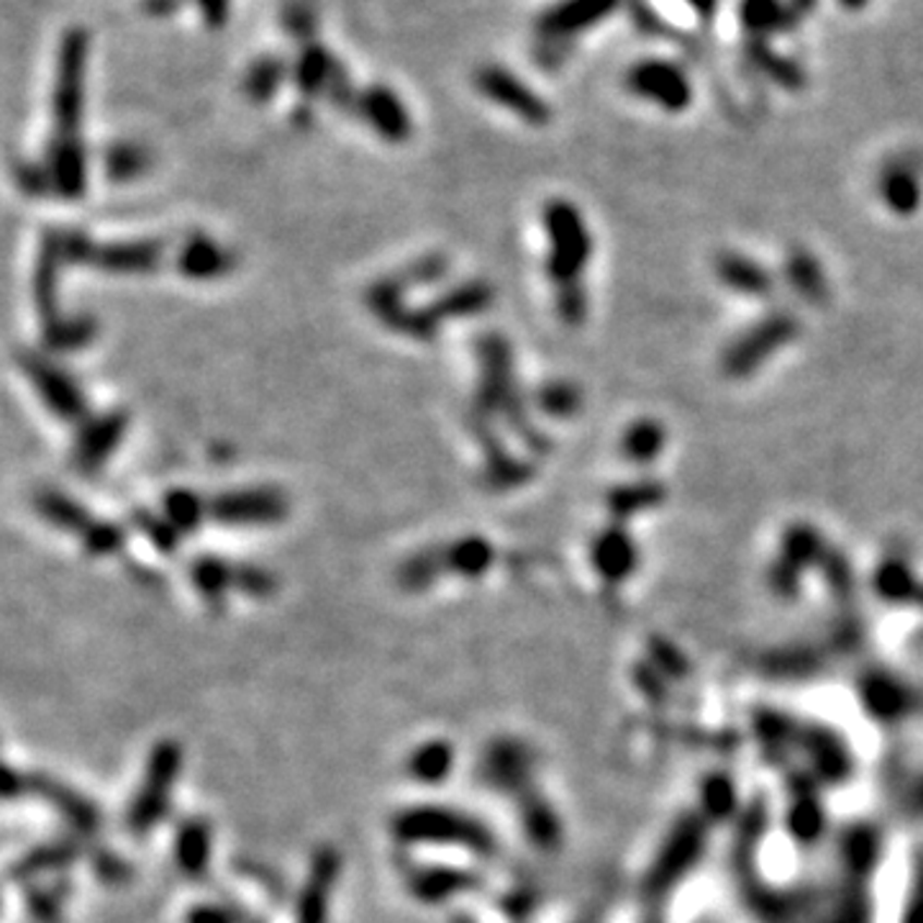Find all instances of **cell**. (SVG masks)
Listing matches in <instances>:
<instances>
[{
    "label": "cell",
    "instance_id": "obj_8",
    "mask_svg": "<svg viewBox=\"0 0 923 923\" xmlns=\"http://www.w3.org/2000/svg\"><path fill=\"white\" fill-rule=\"evenodd\" d=\"M477 85L485 96L498 100L500 106L511 108V111L519 113L521 119L532 123H544L549 119V111L547 106H544V100L539 96H534V93L529 90L519 77L508 75L506 70H498V68L483 70L479 72Z\"/></svg>",
    "mask_w": 923,
    "mask_h": 923
},
{
    "label": "cell",
    "instance_id": "obj_26",
    "mask_svg": "<svg viewBox=\"0 0 923 923\" xmlns=\"http://www.w3.org/2000/svg\"><path fill=\"white\" fill-rule=\"evenodd\" d=\"M741 16H744L746 26L762 34V32H773V28L780 26L782 9L777 0H744V5H741Z\"/></svg>",
    "mask_w": 923,
    "mask_h": 923
},
{
    "label": "cell",
    "instance_id": "obj_27",
    "mask_svg": "<svg viewBox=\"0 0 923 923\" xmlns=\"http://www.w3.org/2000/svg\"><path fill=\"white\" fill-rule=\"evenodd\" d=\"M867 697L877 714H892V711L900 706V690L888 680L872 682L867 688Z\"/></svg>",
    "mask_w": 923,
    "mask_h": 923
},
{
    "label": "cell",
    "instance_id": "obj_17",
    "mask_svg": "<svg viewBox=\"0 0 923 923\" xmlns=\"http://www.w3.org/2000/svg\"><path fill=\"white\" fill-rule=\"evenodd\" d=\"M526 752H523L519 744H508V741L506 744L490 746V752L485 754L483 762L485 780L490 785H498V788H513L523 777V773H526Z\"/></svg>",
    "mask_w": 923,
    "mask_h": 923
},
{
    "label": "cell",
    "instance_id": "obj_20",
    "mask_svg": "<svg viewBox=\"0 0 923 923\" xmlns=\"http://www.w3.org/2000/svg\"><path fill=\"white\" fill-rule=\"evenodd\" d=\"M663 500H665V488L659 483H634V485H623V488L610 493L608 506L616 515L629 519V515L634 513L649 511V508L659 506Z\"/></svg>",
    "mask_w": 923,
    "mask_h": 923
},
{
    "label": "cell",
    "instance_id": "obj_5",
    "mask_svg": "<svg viewBox=\"0 0 923 923\" xmlns=\"http://www.w3.org/2000/svg\"><path fill=\"white\" fill-rule=\"evenodd\" d=\"M16 793L41 798V801L52 805L57 813H62V816L68 818L77 831L93 834L98 828L96 805L85 801L83 796L75 793V790L68 788V785H60L57 780H52V777L9 773V780H5V796L13 798Z\"/></svg>",
    "mask_w": 923,
    "mask_h": 923
},
{
    "label": "cell",
    "instance_id": "obj_14",
    "mask_svg": "<svg viewBox=\"0 0 923 923\" xmlns=\"http://www.w3.org/2000/svg\"><path fill=\"white\" fill-rule=\"evenodd\" d=\"M881 195L883 201L888 203L892 214H900V216L915 214L921 206V195H923L919 185V174H915L913 167H908L906 162H892L890 167H885V172L881 174Z\"/></svg>",
    "mask_w": 923,
    "mask_h": 923
},
{
    "label": "cell",
    "instance_id": "obj_7",
    "mask_svg": "<svg viewBox=\"0 0 923 923\" xmlns=\"http://www.w3.org/2000/svg\"><path fill=\"white\" fill-rule=\"evenodd\" d=\"M629 87L667 111H682L690 104V85L685 72L663 60L636 64L629 75Z\"/></svg>",
    "mask_w": 923,
    "mask_h": 923
},
{
    "label": "cell",
    "instance_id": "obj_2",
    "mask_svg": "<svg viewBox=\"0 0 923 923\" xmlns=\"http://www.w3.org/2000/svg\"><path fill=\"white\" fill-rule=\"evenodd\" d=\"M183 767V750L178 741L165 739L151 750L147 769H144L139 790L129 805L126 824L134 834H149L170 809L174 782Z\"/></svg>",
    "mask_w": 923,
    "mask_h": 923
},
{
    "label": "cell",
    "instance_id": "obj_31",
    "mask_svg": "<svg viewBox=\"0 0 923 923\" xmlns=\"http://www.w3.org/2000/svg\"><path fill=\"white\" fill-rule=\"evenodd\" d=\"M201 9H203V16H206L214 26H218L223 24V19H227L229 0H201Z\"/></svg>",
    "mask_w": 923,
    "mask_h": 923
},
{
    "label": "cell",
    "instance_id": "obj_15",
    "mask_svg": "<svg viewBox=\"0 0 923 923\" xmlns=\"http://www.w3.org/2000/svg\"><path fill=\"white\" fill-rule=\"evenodd\" d=\"M454 769V746L434 739L421 744L409 757V775L421 785H439Z\"/></svg>",
    "mask_w": 923,
    "mask_h": 923
},
{
    "label": "cell",
    "instance_id": "obj_28",
    "mask_svg": "<svg viewBox=\"0 0 923 923\" xmlns=\"http://www.w3.org/2000/svg\"><path fill=\"white\" fill-rule=\"evenodd\" d=\"M187 923H239V915L221 906H198L187 913Z\"/></svg>",
    "mask_w": 923,
    "mask_h": 923
},
{
    "label": "cell",
    "instance_id": "obj_18",
    "mask_svg": "<svg viewBox=\"0 0 923 923\" xmlns=\"http://www.w3.org/2000/svg\"><path fill=\"white\" fill-rule=\"evenodd\" d=\"M788 280L793 290L801 297H805L809 303H821L828 293L826 288V278L824 270H821V265L816 259L811 257L809 252H793L788 257Z\"/></svg>",
    "mask_w": 923,
    "mask_h": 923
},
{
    "label": "cell",
    "instance_id": "obj_16",
    "mask_svg": "<svg viewBox=\"0 0 923 923\" xmlns=\"http://www.w3.org/2000/svg\"><path fill=\"white\" fill-rule=\"evenodd\" d=\"M174 857H178L180 870L193 877L208 870L210 831L203 821H191V824L180 826L178 837H174Z\"/></svg>",
    "mask_w": 923,
    "mask_h": 923
},
{
    "label": "cell",
    "instance_id": "obj_6",
    "mask_svg": "<svg viewBox=\"0 0 923 923\" xmlns=\"http://www.w3.org/2000/svg\"><path fill=\"white\" fill-rule=\"evenodd\" d=\"M341 857L333 847L318 849L311 860V870L297 892L295 923H326L331 911V898L337 890Z\"/></svg>",
    "mask_w": 923,
    "mask_h": 923
},
{
    "label": "cell",
    "instance_id": "obj_12",
    "mask_svg": "<svg viewBox=\"0 0 923 923\" xmlns=\"http://www.w3.org/2000/svg\"><path fill=\"white\" fill-rule=\"evenodd\" d=\"M697 847H701V831H697L693 824L680 826V831L667 841V847L663 849V857H659L657 867H654V875H652L654 888L663 890L667 888V885H672L675 877H680L682 872L693 864Z\"/></svg>",
    "mask_w": 923,
    "mask_h": 923
},
{
    "label": "cell",
    "instance_id": "obj_3",
    "mask_svg": "<svg viewBox=\"0 0 923 923\" xmlns=\"http://www.w3.org/2000/svg\"><path fill=\"white\" fill-rule=\"evenodd\" d=\"M547 231L551 239V278L562 288H572L587 257H591V236H587L583 218L570 203H549Z\"/></svg>",
    "mask_w": 923,
    "mask_h": 923
},
{
    "label": "cell",
    "instance_id": "obj_25",
    "mask_svg": "<svg viewBox=\"0 0 923 923\" xmlns=\"http://www.w3.org/2000/svg\"><path fill=\"white\" fill-rule=\"evenodd\" d=\"M297 80L305 93H316L324 83H331V62L324 49L311 47L305 49L301 62H297Z\"/></svg>",
    "mask_w": 923,
    "mask_h": 923
},
{
    "label": "cell",
    "instance_id": "obj_19",
    "mask_svg": "<svg viewBox=\"0 0 923 923\" xmlns=\"http://www.w3.org/2000/svg\"><path fill=\"white\" fill-rule=\"evenodd\" d=\"M665 447V428L663 424H657V421H636L634 426H629L627 436H623V454L629 457L631 462L646 464L652 460H657L659 452H663Z\"/></svg>",
    "mask_w": 923,
    "mask_h": 923
},
{
    "label": "cell",
    "instance_id": "obj_23",
    "mask_svg": "<svg viewBox=\"0 0 923 923\" xmlns=\"http://www.w3.org/2000/svg\"><path fill=\"white\" fill-rule=\"evenodd\" d=\"M875 583L883 598L888 600H906L911 598L915 591L911 570H908V564L900 562V559H890V562H885L881 570H877Z\"/></svg>",
    "mask_w": 923,
    "mask_h": 923
},
{
    "label": "cell",
    "instance_id": "obj_30",
    "mask_svg": "<svg viewBox=\"0 0 923 923\" xmlns=\"http://www.w3.org/2000/svg\"><path fill=\"white\" fill-rule=\"evenodd\" d=\"M731 801H733V793H731V785L729 782H724V780H714L706 788V803H708V809L714 811V813H726L731 809Z\"/></svg>",
    "mask_w": 923,
    "mask_h": 923
},
{
    "label": "cell",
    "instance_id": "obj_21",
    "mask_svg": "<svg viewBox=\"0 0 923 923\" xmlns=\"http://www.w3.org/2000/svg\"><path fill=\"white\" fill-rule=\"evenodd\" d=\"M362 106H365L367 116H373L375 126L380 129L385 136H405L409 123H405L403 108L398 106V100L392 93H385V90L367 93V104Z\"/></svg>",
    "mask_w": 923,
    "mask_h": 923
},
{
    "label": "cell",
    "instance_id": "obj_13",
    "mask_svg": "<svg viewBox=\"0 0 923 923\" xmlns=\"http://www.w3.org/2000/svg\"><path fill=\"white\" fill-rule=\"evenodd\" d=\"M616 3L619 0H567V3L547 13L542 28L551 36L583 32V28L598 24L603 16H608Z\"/></svg>",
    "mask_w": 923,
    "mask_h": 923
},
{
    "label": "cell",
    "instance_id": "obj_4",
    "mask_svg": "<svg viewBox=\"0 0 923 923\" xmlns=\"http://www.w3.org/2000/svg\"><path fill=\"white\" fill-rule=\"evenodd\" d=\"M798 333V321L788 314H773L754 324L744 337L731 344L724 357V373L729 377H746L773 357L777 349L793 341Z\"/></svg>",
    "mask_w": 923,
    "mask_h": 923
},
{
    "label": "cell",
    "instance_id": "obj_24",
    "mask_svg": "<svg viewBox=\"0 0 923 923\" xmlns=\"http://www.w3.org/2000/svg\"><path fill=\"white\" fill-rule=\"evenodd\" d=\"M70 857H72V847H64V845L39 847L34 849V852H28L24 860H19L16 877H36V875H44V872L60 870Z\"/></svg>",
    "mask_w": 923,
    "mask_h": 923
},
{
    "label": "cell",
    "instance_id": "obj_9",
    "mask_svg": "<svg viewBox=\"0 0 923 923\" xmlns=\"http://www.w3.org/2000/svg\"><path fill=\"white\" fill-rule=\"evenodd\" d=\"M593 562L610 583L627 580L639 562L636 547L623 529H606L593 544Z\"/></svg>",
    "mask_w": 923,
    "mask_h": 923
},
{
    "label": "cell",
    "instance_id": "obj_10",
    "mask_svg": "<svg viewBox=\"0 0 923 923\" xmlns=\"http://www.w3.org/2000/svg\"><path fill=\"white\" fill-rule=\"evenodd\" d=\"M409 888L418 900L436 903L475 888V875L457 867H421L409 870Z\"/></svg>",
    "mask_w": 923,
    "mask_h": 923
},
{
    "label": "cell",
    "instance_id": "obj_32",
    "mask_svg": "<svg viewBox=\"0 0 923 923\" xmlns=\"http://www.w3.org/2000/svg\"><path fill=\"white\" fill-rule=\"evenodd\" d=\"M690 3H693L695 9H701L703 13H711V11H714L716 0H690Z\"/></svg>",
    "mask_w": 923,
    "mask_h": 923
},
{
    "label": "cell",
    "instance_id": "obj_22",
    "mask_svg": "<svg viewBox=\"0 0 923 923\" xmlns=\"http://www.w3.org/2000/svg\"><path fill=\"white\" fill-rule=\"evenodd\" d=\"M782 559L785 562H790L796 567V570H803V567H809L813 562H818L821 557H824V547H821L818 532L811 526H793L785 536V549H782Z\"/></svg>",
    "mask_w": 923,
    "mask_h": 923
},
{
    "label": "cell",
    "instance_id": "obj_11",
    "mask_svg": "<svg viewBox=\"0 0 923 923\" xmlns=\"http://www.w3.org/2000/svg\"><path fill=\"white\" fill-rule=\"evenodd\" d=\"M716 275L721 278L726 288L741 295L765 297L769 295V290H773V278H769V272L754 259L744 257V254H733V252L721 254L716 262Z\"/></svg>",
    "mask_w": 923,
    "mask_h": 923
},
{
    "label": "cell",
    "instance_id": "obj_29",
    "mask_svg": "<svg viewBox=\"0 0 923 923\" xmlns=\"http://www.w3.org/2000/svg\"><path fill=\"white\" fill-rule=\"evenodd\" d=\"M544 405L549 413H567L578 405V390L572 388H549L544 392Z\"/></svg>",
    "mask_w": 923,
    "mask_h": 923
},
{
    "label": "cell",
    "instance_id": "obj_1",
    "mask_svg": "<svg viewBox=\"0 0 923 923\" xmlns=\"http://www.w3.org/2000/svg\"><path fill=\"white\" fill-rule=\"evenodd\" d=\"M392 834L403 845H441L457 847L472 854L496 852V837L470 813L441 805H416L392 818Z\"/></svg>",
    "mask_w": 923,
    "mask_h": 923
},
{
    "label": "cell",
    "instance_id": "obj_33",
    "mask_svg": "<svg viewBox=\"0 0 923 923\" xmlns=\"http://www.w3.org/2000/svg\"><path fill=\"white\" fill-rule=\"evenodd\" d=\"M845 3H847V5H852V9H857V5H862L864 0H845Z\"/></svg>",
    "mask_w": 923,
    "mask_h": 923
}]
</instances>
